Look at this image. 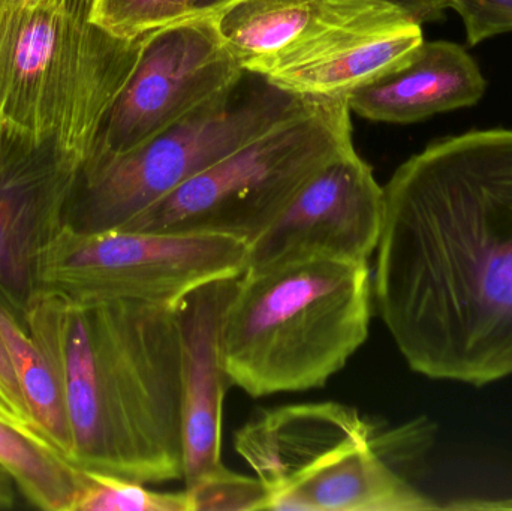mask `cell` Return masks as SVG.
<instances>
[{
    "mask_svg": "<svg viewBox=\"0 0 512 511\" xmlns=\"http://www.w3.org/2000/svg\"><path fill=\"white\" fill-rule=\"evenodd\" d=\"M394 6L420 24L438 21L450 9L448 0H373Z\"/></svg>",
    "mask_w": 512,
    "mask_h": 511,
    "instance_id": "obj_24",
    "label": "cell"
},
{
    "mask_svg": "<svg viewBox=\"0 0 512 511\" xmlns=\"http://www.w3.org/2000/svg\"><path fill=\"white\" fill-rule=\"evenodd\" d=\"M373 428L357 408L309 402L265 408L234 438L240 458L270 494V511L343 456L372 443Z\"/></svg>",
    "mask_w": 512,
    "mask_h": 511,
    "instance_id": "obj_10",
    "label": "cell"
},
{
    "mask_svg": "<svg viewBox=\"0 0 512 511\" xmlns=\"http://www.w3.org/2000/svg\"><path fill=\"white\" fill-rule=\"evenodd\" d=\"M14 480L9 476L8 471L0 465V510L12 509L15 504Z\"/></svg>",
    "mask_w": 512,
    "mask_h": 511,
    "instance_id": "obj_25",
    "label": "cell"
},
{
    "mask_svg": "<svg viewBox=\"0 0 512 511\" xmlns=\"http://www.w3.org/2000/svg\"><path fill=\"white\" fill-rule=\"evenodd\" d=\"M21 321L59 383L72 465L143 485L183 480L176 308L78 305L38 288Z\"/></svg>",
    "mask_w": 512,
    "mask_h": 511,
    "instance_id": "obj_2",
    "label": "cell"
},
{
    "mask_svg": "<svg viewBox=\"0 0 512 511\" xmlns=\"http://www.w3.org/2000/svg\"><path fill=\"white\" fill-rule=\"evenodd\" d=\"M95 0L0 11V174L50 167L80 174L144 38L92 21Z\"/></svg>",
    "mask_w": 512,
    "mask_h": 511,
    "instance_id": "obj_3",
    "label": "cell"
},
{
    "mask_svg": "<svg viewBox=\"0 0 512 511\" xmlns=\"http://www.w3.org/2000/svg\"><path fill=\"white\" fill-rule=\"evenodd\" d=\"M48 2H54V0H0V11L15 8H32V6Z\"/></svg>",
    "mask_w": 512,
    "mask_h": 511,
    "instance_id": "obj_27",
    "label": "cell"
},
{
    "mask_svg": "<svg viewBox=\"0 0 512 511\" xmlns=\"http://www.w3.org/2000/svg\"><path fill=\"white\" fill-rule=\"evenodd\" d=\"M0 407L18 425L36 432L26 402H24L23 393H21L17 378H15L14 368H12L2 336H0Z\"/></svg>",
    "mask_w": 512,
    "mask_h": 511,
    "instance_id": "obj_23",
    "label": "cell"
},
{
    "mask_svg": "<svg viewBox=\"0 0 512 511\" xmlns=\"http://www.w3.org/2000/svg\"><path fill=\"white\" fill-rule=\"evenodd\" d=\"M245 72L212 15H191L149 33L89 159L143 146L230 90Z\"/></svg>",
    "mask_w": 512,
    "mask_h": 511,
    "instance_id": "obj_8",
    "label": "cell"
},
{
    "mask_svg": "<svg viewBox=\"0 0 512 511\" xmlns=\"http://www.w3.org/2000/svg\"><path fill=\"white\" fill-rule=\"evenodd\" d=\"M78 173L23 167L0 174V302L18 318L38 288L36 263L62 230Z\"/></svg>",
    "mask_w": 512,
    "mask_h": 511,
    "instance_id": "obj_14",
    "label": "cell"
},
{
    "mask_svg": "<svg viewBox=\"0 0 512 511\" xmlns=\"http://www.w3.org/2000/svg\"><path fill=\"white\" fill-rule=\"evenodd\" d=\"M236 279L210 282L176 308L180 333L183 482L186 488L224 470L222 417L228 387L224 360L225 312Z\"/></svg>",
    "mask_w": 512,
    "mask_h": 511,
    "instance_id": "obj_11",
    "label": "cell"
},
{
    "mask_svg": "<svg viewBox=\"0 0 512 511\" xmlns=\"http://www.w3.org/2000/svg\"><path fill=\"white\" fill-rule=\"evenodd\" d=\"M465 24L469 45L512 32V0H448Z\"/></svg>",
    "mask_w": 512,
    "mask_h": 511,
    "instance_id": "obj_22",
    "label": "cell"
},
{
    "mask_svg": "<svg viewBox=\"0 0 512 511\" xmlns=\"http://www.w3.org/2000/svg\"><path fill=\"white\" fill-rule=\"evenodd\" d=\"M486 87L480 66L462 45L423 41L405 65L355 90L348 102L363 119L406 125L472 107Z\"/></svg>",
    "mask_w": 512,
    "mask_h": 511,
    "instance_id": "obj_15",
    "label": "cell"
},
{
    "mask_svg": "<svg viewBox=\"0 0 512 511\" xmlns=\"http://www.w3.org/2000/svg\"><path fill=\"white\" fill-rule=\"evenodd\" d=\"M74 511H191L186 492H156L143 483L86 471Z\"/></svg>",
    "mask_w": 512,
    "mask_h": 511,
    "instance_id": "obj_19",
    "label": "cell"
},
{
    "mask_svg": "<svg viewBox=\"0 0 512 511\" xmlns=\"http://www.w3.org/2000/svg\"><path fill=\"white\" fill-rule=\"evenodd\" d=\"M439 506L388 464L376 437L313 477L280 511H426Z\"/></svg>",
    "mask_w": 512,
    "mask_h": 511,
    "instance_id": "obj_16",
    "label": "cell"
},
{
    "mask_svg": "<svg viewBox=\"0 0 512 511\" xmlns=\"http://www.w3.org/2000/svg\"><path fill=\"white\" fill-rule=\"evenodd\" d=\"M384 206V186L351 150L322 168L249 243L248 269L301 260L369 263L381 239Z\"/></svg>",
    "mask_w": 512,
    "mask_h": 511,
    "instance_id": "obj_9",
    "label": "cell"
},
{
    "mask_svg": "<svg viewBox=\"0 0 512 511\" xmlns=\"http://www.w3.org/2000/svg\"><path fill=\"white\" fill-rule=\"evenodd\" d=\"M233 0H195L194 15H212Z\"/></svg>",
    "mask_w": 512,
    "mask_h": 511,
    "instance_id": "obj_26",
    "label": "cell"
},
{
    "mask_svg": "<svg viewBox=\"0 0 512 511\" xmlns=\"http://www.w3.org/2000/svg\"><path fill=\"white\" fill-rule=\"evenodd\" d=\"M0 465L20 494L45 511H74L86 471L63 458L41 435L18 425L0 407Z\"/></svg>",
    "mask_w": 512,
    "mask_h": 511,
    "instance_id": "obj_17",
    "label": "cell"
},
{
    "mask_svg": "<svg viewBox=\"0 0 512 511\" xmlns=\"http://www.w3.org/2000/svg\"><path fill=\"white\" fill-rule=\"evenodd\" d=\"M393 9L373 0H233L212 17L239 65L268 77L333 33Z\"/></svg>",
    "mask_w": 512,
    "mask_h": 511,
    "instance_id": "obj_12",
    "label": "cell"
},
{
    "mask_svg": "<svg viewBox=\"0 0 512 511\" xmlns=\"http://www.w3.org/2000/svg\"><path fill=\"white\" fill-rule=\"evenodd\" d=\"M348 98L309 111L201 171L123 231L195 233L251 243L330 162L354 150Z\"/></svg>",
    "mask_w": 512,
    "mask_h": 511,
    "instance_id": "obj_6",
    "label": "cell"
},
{
    "mask_svg": "<svg viewBox=\"0 0 512 511\" xmlns=\"http://www.w3.org/2000/svg\"><path fill=\"white\" fill-rule=\"evenodd\" d=\"M318 101L246 71L230 90L143 146L89 159L69 195L63 227L78 233L122 230L201 171Z\"/></svg>",
    "mask_w": 512,
    "mask_h": 511,
    "instance_id": "obj_5",
    "label": "cell"
},
{
    "mask_svg": "<svg viewBox=\"0 0 512 511\" xmlns=\"http://www.w3.org/2000/svg\"><path fill=\"white\" fill-rule=\"evenodd\" d=\"M195 0H95L92 21L111 35L138 39L194 15Z\"/></svg>",
    "mask_w": 512,
    "mask_h": 511,
    "instance_id": "obj_20",
    "label": "cell"
},
{
    "mask_svg": "<svg viewBox=\"0 0 512 511\" xmlns=\"http://www.w3.org/2000/svg\"><path fill=\"white\" fill-rule=\"evenodd\" d=\"M0 336L36 432L63 458L71 456V431L56 375L23 321L0 302Z\"/></svg>",
    "mask_w": 512,
    "mask_h": 511,
    "instance_id": "obj_18",
    "label": "cell"
},
{
    "mask_svg": "<svg viewBox=\"0 0 512 511\" xmlns=\"http://www.w3.org/2000/svg\"><path fill=\"white\" fill-rule=\"evenodd\" d=\"M421 26L393 9L333 33L267 78L303 98H348L405 65L423 44Z\"/></svg>",
    "mask_w": 512,
    "mask_h": 511,
    "instance_id": "obj_13",
    "label": "cell"
},
{
    "mask_svg": "<svg viewBox=\"0 0 512 511\" xmlns=\"http://www.w3.org/2000/svg\"><path fill=\"white\" fill-rule=\"evenodd\" d=\"M369 263L301 260L248 269L224 318L231 384L252 398L319 389L369 336Z\"/></svg>",
    "mask_w": 512,
    "mask_h": 511,
    "instance_id": "obj_4",
    "label": "cell"
},
{
    "mask_svg": "<svg viewBox=\"0 0 512 511\" xmlns=\"http://www.w3.org/2000/svg\"><path fill=\"white\" fill-rule=\"evenodd\" d=\"M248 252V243L212 234L63 227L39 254L36 282L78 305L131 300L177 308L203 285L240 278Z\"/></svg>",
    "mask_w": 512,
    "mask_h": 511,
    "instance_id": "obj_7",
    "label": "cell"
},
{
    "mask_svg": "<svg viewBox=\"0 0 512 511\" xmlns=\"http://www.w3.org/2000/svg\"><path fill=\"white\" fill-rule=\"evenodd\" d=\"M373 294L409 368L512 375V129L429 144L384 186Z\"/></svg>",
    "mask_w": 512,
    "mask_h": 511,
    "instance_id": "obj_1",
    "label": "cell"
},
{
    "mask_svg": "<svg viewBox=\"0 0 512 511\" xmlns=\"http://www.w3.org/2000/svg\"><path fill=\"white\" fill-rule=\"evenodd\" d=\"M191 511H262L270 494L258 477L243 476L225 467L185 488Z\"/></svg>",
    "mask_w": 512,
    "mask_h": 511,
    "instance_id": "obj_21",
    "label": "cell"
}]
</instances>
